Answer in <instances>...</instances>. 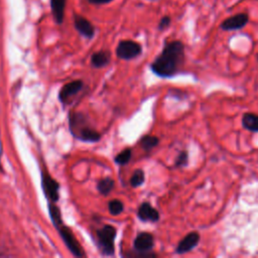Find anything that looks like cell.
Wrapping results in <instances>:
<instances>
[{
	"label": "cell",
	"mask_w": 258,
	"mask_h": 258,
	"mask_svg": "<svg viewBox=\"0 0 258 258\" xmlns=\"http://www.w3.org/2000/svg\"><path fill=\"white\" fill-rule=\"evenodd\" d=\"M184 60V45L179 40L167 42L160 54L151 63V71L162 78L175 75Z\"/></svg>",
	"instance_id": "6da1fadb"
},
{
	"label": "cell",
	"mask_w": 258,
	"mask_h": 258,
	"mask_svg": "<svg viewBox=\"0 0 258 258\" xmlns=\"http://www.w3.org/2000/svg\"><path fill=\"white\" fill-rule=\"evenodd\" d=\"M70 129L72 134L86 142H97L101 135L88 122L86 117L81 113H72L70 115Z\"/></svg>",
	"instance_id": "7a4b0ae2"
},
{
	"label": "cell",
	"mask_w": 258,
	"mask_h": 258,
	"mask_svg": "<svg viewBox=\"0 0 258 258\" xmlns=\"http://www.w3.org/2000/svg\"><path fill=\"white\" fill-rule=\"evenodd\" d=\"M116 229L111 225H105L97 230V241L100 251L104 255H113Z\"/></svg>",
	"instance_id": "3957f363"
},
{
	"label": "cell",
	"mask_w": 258,
	"mask_h": 258,
	"mask_svg": "<svg viewBox=\"0 0 258 258\" xmlns=\"http://www.w3.org/2000/svg\"><path fill=\"white\" fill-rule=\"evenodd\" d=\"M53 226L57 229L58 233H59V236L61 237L62 241L64 242V244L67 245L68 249L77 257H83L85 255L81 245L79 244L77 238L74 236L72 230L67 227L63 223H62V220L56 222L53 224Z\"/></svg>",
	"instance_id": "277c9868"
},
{
	"label": "cell",
	"mask_w": 258,
	"mask_h": 258,
	"mask_svg": "<svg viewBox=\"0 0 258 258\" xmlns=\"http://www.w3.org/2000/svg\"><path fill=\"white\" fill-rule=\"evenodd\" d=\"M142 51L141 45L133 40H122L116 47V54L122 59H132Z\"/></svg>",
	"instance_id": "5b68a950"
},
{
	"label": "cell",
	"mask_w": 258,
	"mask_h": 258,
	"mask_svg": "<svg viewBox=\"0 0 258 258\" xmlns=\"http://www.w3.org/2000/svg\"><path fill=\"white\" fill-rule=\"evenodd\" d=\"M41 184L46 199L51 203H55L59 198V184L46 172V170L41 171Z\"/></svg>",
	"instance_id": "8992f818"
},
{
	"label": "cell",
	"mask_w": 258,
	"mask_h": 258,
	"mask_svg": "<svg viewBox=\"0 0 258 258\" xmlns=\"http://www.w3.org/2000/svg\"><path fill=\"white\" fill-rule=\"evenodd\" d=\"M248 22H249V15L247 13L241 12L226 18L225 20H223L220 26L223 30H226V31L238 30L245 27Z\"/></svg>",
	"instance_id": "52a82bcc"
},
{
	"label": "cell",
	"mask_w": 258,
	"mask_h": 258,
	"mask_svg": "<svg viewBox=\"0 0 258 258\" xmlns=\"http://www.w3.org/2000/svg\"><path fill=\"white\" fill-rule=\"evenodd\" d=\"M84 84L82 81L78 80V81H74V82H71V83H68L67 85H64L61 90L59 91V94H58V98H59V101L62 103V104H67L68 102L71 101V99L76 95L78 94L82 88H83Z\"/></svg>",
	"instance_id": "ba28073f"
},
{
	"label": "cell",
	"mask_w": 258,
	"mask_h": 258,
	"mask_svg": "<svg viewBox=\"0 0 258 258\" xmlns=\"http://www.w3.org/2000/svg\"><path fill=\"white\" fill-rule=\"evenodd\" d=\"M154 246L153 236L148 232H142L137 235L134 240V249L137 252H148Z\"/></svg>",
	"instance_id": "9c48e42d"
},
{
	"label": "cell",
	"mask_w": 258,
	"mask_h": 258,
	"mask_svg": "<svg viewBox=\"0 0 258 258\" xmlns=\"http://www.w3.org/2000/svg\"><path fill=\"white\" fill-rule=\"evenodd\" d=\"M200 241V235L198 232H190L183 237L178 243L175 251L178 254H184L194 249Z\"/></svg>",
	"instance_id": "30bf717a"
},
{
	"label": "cell",
	"mask_w": 258,
	"mask_h": 258,
	"mask_svg": "<svg viewBox=\"0 0 258 258\" xmlns=\"http://www.w3.org/2000/svg\"><path fill=\"white\" fill-rule=\"evenodd\" d=\"M74 24L76 29L85 37L92 38L95 34V28L93 24L85 17L81 15L74 16Z\"/></svg>",
	"instance_id": "8fae6325"
},
{
	"label": "cell",
	"mask_w": 258,
	"mask_h": 258,
	"mask_svg": "<svg viewBox=\"0 0 258 258\" xmlns=\"http://www.w3.org/2000/svg\"><path fill=\"white\" fill-rule=\"evenodd\" d=\"M137 216L141 221L157 222L159 220V213L148 203H143L137 212Z\"/></svg>",
	"instance_id": "7c38bea8"
},
{
	"label": "cell",
	"mask_w": 258,
	"mask_h": 258,
	"mask_svg": "<svg viewBox=\"0 0 258 258\" xmlns=\"http://www.w3.org/2000/svg\"><path fill=\"white\" fill-rule=\"evenodd\" d=\"M66 3H67V0H50L51 12H52L54 20L58 24H60L63 20Z\"/></svg>",
	"instance_id": "4fadbf2b"
},
{
	"label": "cell",
	"mask_w": 258,
	"mask_h": 258,
	"mask_svg": "<svg viewBox=\"0 0 258 258\" xmlns=\"http://www.w3.org/2000/svg\"><path fill=\"white\" fill-rule=\"evenodd\" d=\"M242 125L249 131L258 132V115L254 113H245L242 117Z\"/></svg>",
	"instance_id": "5bb4252c"
},
{
	"label": "cell",
	"mask_w": 258,
	"mask_h": 258,
	"mask_svg": "<svg viewBox=\"0 0 258 258\" xmlns=\"http://www.w3.org/2000/svg\"><path fill=\"white\" fill-rule=\"evenodd\" d=\"M110 61V53L105 50L95 52L91 57V63L95 68H102Z\"/></svg>",
	"instance_id": "9a60e30c"
},
{
	"label": "cell",
	"mask_w": 258,
	"mask_h": 258,
	"mask_svg": "<svg viewBox=\"0 0 258 258\" xmlns=\"http://www.w3.org/2000/svg\"><path fill=\"white\" fill-rule=\"evenodd\" d=\"M114 180L111 178V177H106V178H103L101 179L99 182H98V190L104 195V196H107L109 192H111V190L114 188Z\"/></svg>",
	"instance_id": "2e32d148"
},
{
	"label": "cell",
	"mask_w": 258,
	"mask_h": 258,
	"mask_svg": "<svg viewBox=\"0 0 258 258\" xmlns=\"http://www.w3.org/2000/svg\"><path fill=\"white\" fill-rule=\"evenodd\" d=\"M158 142H159V139L156 136H151V135H145L140 140L141 147L145 150L152 149L153 147H155L158 144Z\"/></svg>",
	"instance_id": "e0dca14e"
},
{
	"label": "cell",
	"mask_w": 258,
	"mask_h": 258,
	"mask_svg": "<svg viewBox=\"0 0 258 258\" xmlns=\"http://www.w3.org/2000/svg\"><path fill=\"white\" fill-rule=\"evenodd\" d=\"M144 179H145V176H144V171L142 169H136L132 176H131V179H130V184L133 186V187H137L139 185H141L143 182H144Z\"/></svg>",
	"instance_id": "ac0fdd59"
},
{
	"label": "cell",
	"mask_w": 258,
	"mask_h": 258,
	"mask_svg": "<svg viewBox=\"0 0 258 258\" xmlns=\"http://www.w3.org/2000/svg\"><path fill=\"white\" fill-rule=\"evenodd\" d=\"M108 210H109L110 214L113 215V216L120 215L123 212V210H124L123 203L121 201H119V200H112L111 202H109Z\"/></svg>",
	"instance_id": "d6986e66"
},
{
	"label": "cell",
	"mask_w": 258,
	"mask_h": 258,
	"mask_svg": "<svg viewBox=\"0 0 258 258\" xmlns=\"http://www.w3.org/2000/svg\"><path fill=\"white\" fill-rule=\"evenodd\" d=\"M132 151L130 148H126L122 150L116 157H115V162L118 164H126L131 158Z\"/></svg>",
	"instance_id": "ffe728a7"
},
{
	"label": "cell",
	"mask_w": 258,
	"mask_h": 258,
	"mask_svg": "<svg viewBox=\"0 0 258 258\" xmlns=\"http://www.w3.org/2000/svg\"><path fill=\"white\" fill-rule=\"evenodd\" d=\"M187 159H188V154L186 151H181L176 159H175V166H178V167H181V166H184L187 164Z\"/></svg>",
	"instance_id": "44dd1931"
},
{
	"label": "cell",
	"mask_w": 258,
	"mask_h": 258,
	"mask_svg": "<svg viewBox=\"0 0 258 258\" xmlns=\"http://www.w3.org/2000/svg\"><path fill=\"white\" fill-rule=\"evenodd\" d=\"M170 22H171V18L169 17V16H163L161 19H160V21H159V23H158V29L159 30H164V29H166L169 25H170Z\"/></svg>",
	"instance_id": "7402d4cb"
},
{
	"label": "cell",
	"mask_w": 258,
	"mask_h": 258,
	"mask_svg": "<svg viewBox=\"0 0 258 258\" xmlns=\"http://www.w3.org/2000/svg\"><path fill=\"white\" fill-rule=\"evenodd\" d=\"M92 4H106L111 2L112 0H88Z\"/></svg>",
	"instance_id": "603a6c76"
},
{
	"label": "cell",
	"mask_w": 258,
	"mask_h": 258,
	"mask_svg": "<svg viewBox=\"0 0 258 258\" xmlns=\"http://www.w3.org/2000/svg\"><path fill=\"white\" fill-rule=\"evenodd\" d=\"M257 59H258V55H257Z\"/></svg>",
	"instance_id": "cb8c5ba5"
}]
</instances>
